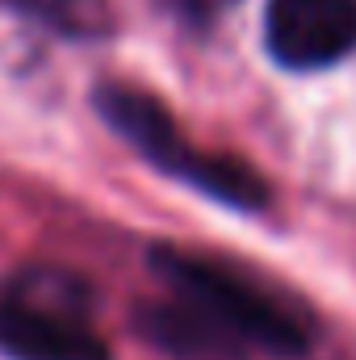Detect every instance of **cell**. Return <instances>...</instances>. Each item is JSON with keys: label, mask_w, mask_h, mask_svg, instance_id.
Returning a JSON list of instances; mask_svg holds the SVG:
<instances>
[{"label": "cell", "mask_w": 356, "mask_h": 360, "mask_svg": "<svg viewBox=\"0 0 356 360\" xmlns=\"http://www.w3.org/2000/svg\"><path fill=\"white\" fill-rule=\"evenodd\" d=\"M0 4H8L34 21H46L59 34H105V25H109L105 0H0Z\"/></svg>", "instance_id": "52a82bcc"}, {"label": "cell", "mask_w": 356, "mask_h": 360, "mask_svg": "<svg viewBox=\"0 0 356 360\" xmlns=\"http://www.w3.org/2000/svg\"><path fill=\"white\" fill-rule=\"evenodd\" d=\"M92 109L109 122V130L117 139H126L147 164H155L160 172L172 180L231 205L243 214H256L268 205V184L243 160L235 155H214V151H197L184 143L177 117L151 96V92L134 89V84H117L105 80L92 89Z\"/></svg>", "instance_id": "6da1fadb"}, {"label": "cell", "mask_w": 356, "mask_h": 360, "mask_svg": "<svg viewBox=\"0 0 356 360\" xmlns=\"http://www.w3.org/2000/svg\"><path fill=\"white\" fill-rule=\"evenodd\" d=\"M8 302L59 314V319H76L89 323V306H92V289L63 269H25L8 281Z\"/></svg>", "instance_id": "8992f818"}, {"label": "cell", "mask_w": 356, "mask_h": 360, "mask_svg": "<svg viewBox=\"0 0 356 360\" xmlns=\"http://www.w3.org/2000/svg\"><path fill=\"white\" fill-rule=\"evenodd\" d=\"M151 269L168 281L177 297H189L193 306L214 314L248 348L281 360L310 352L306 319H298L285 302H276L268 289L248 281L243 272L227 269L218 260H205V256H193V252H180V248H151Z\"/></svg>", "instance_id": "7a4b0ae2"}, {"label": "cell", "mask_w": 356, "mask_h": 360, "mask_svg": "<svg viewBox=\"0 0 356 360\" xmlns=\"http://www.w3.org/2000/svg\"><path fill=\"white\" fill-rule=\"evenodd\" d=\"M265 42L281 68H331L356 51V0H272Z\"/></svg>", "instance_id": "3957f363"}, {"label": "cell", "mask_w": 356, "mask_h": 360, "mask_svg": "<svg viewBox=\"0 0 356 360\" xmlns=\"http://www.w3.org/2000/svg\"><path fill=\"white\" fill-rule=\"evenodd\" d=\"M134 323L147 344H155L172 360H248V344L189 297L147 302L139 306Z\"/></svg>", "instance_id": "277c9868"}, {"label": "cell", "mask_w": 356, "mask_h": 360, "mask_svg": "<svg viewBox=\"0 0 356 360\" xmlns=\"http://www.w3.org/2000/svg\"><path fill=\"white\" fill-rule=\"evenodd\" d=\"M0 356L8 360H109L101 335L89 323L59 319L21 302L0 297Z\"/></svg>", "instance_id": "5b68a950"}]
</instances>
